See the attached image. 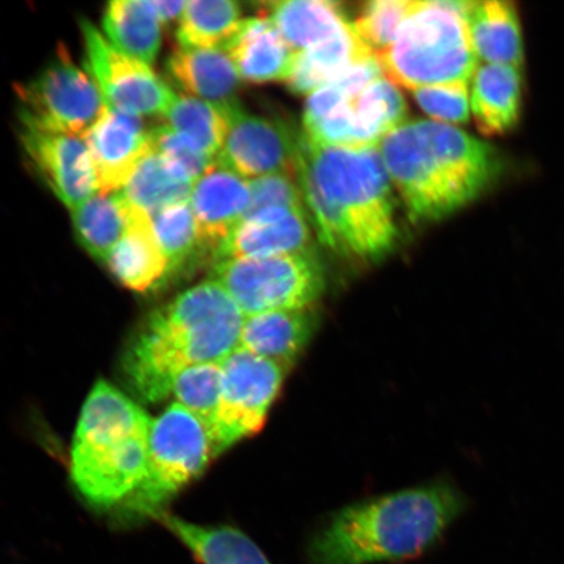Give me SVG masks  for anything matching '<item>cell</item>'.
Here are the masks:
<instances>
[{"instance_id": "12", "label": "cell", "mask_w": 564, "mask_h": 564, "mask_svg": "<svg viewBox=\"0 0 564 564\" xmlns=\"http://www.w3.org/2000/svg\"><path fill=\"white\" fill-rule=\"evenodd\" d=\"M299 139L286 126L229 105V129L216 164L247 181L274 174L297 176Z\"/></svg>"}, {"instance_id": "26", "label": "cell", "mask_w": 564, "mask_h": 564, "mask_svg": "<svg viewBox=\"0 0 564 564\" xmlns=\"http://www.w3.org/2000/svg\"><path fill=\"white\" fill-rule=\"evenodd\" d=\"M105 37L119 52L151 66L161 46V21L152 0H115L106 4Z\"/></svg>"}, {"instance_id": "11", "label": "cell", "mask_w": 564, "mask_h": 564, "mask_svg": "<svg viewBox=\"0 0 564 564\" xmlns=\"http://www.w3.org/2000/svg\"><path fill=\"white\" fill-rule=\"evenodd\" d=\"M87 73L109 108L127 115L164 116L174 91L151 66L118 51L88 20L80 21Z\"/></svg>"}, {"instance_id": "21", "label": "cell", "mask_w": 564, "mask_h": 564, "mask_svg": "<svg viewBox=\"0 0 564 564\" xmlns=\"http://www.w3.org/2000/svg\"><path fill=\"white\" fill-rule=\"evenodd\" d=\"M523 82L518 67L478 66L470 80V111L486 137L503 135L518 124Z\"/></svg>"}, {"instance_id": "27", "label": "cell", "mask_w": 564, "mask_h": 564, "mask_svg": "<svg viewBox=\"0 0 564 564\" xmlns=\"http://www.w3.org/2000/svg\"><path fill=\"white\" fill-rule=\"evenodd\" d=\"M194 182L153 150L141 160L121 189L132 208L154 215L174 204L189 202Z\"/></svg>"}, {"instance_id": "34", "label": "cell", "mask_w": 564, "mask_h": 564, "mask_svg": "<svg viewBox=\"0 0 564 564\" xmlns=\"http://www.w3.org/2000/svg\"><path fill=\"white\" fill-rule=\"evenodd\" d=\"M414 6V0H372L364 6L351 25L359 39L378 54L391 45Z\"/></svg>"}, {"instance_id": "10", "label": "cell", "mask_w": 564, "mask_h": 564, "mask_svg": "<svg viewBox=\"0 0 564 564\" xmlns=\"http://www.w3.org/2000/svg\"><path fill=\"white\" fill-rule=\"evenodd\" d=\"M17 95L20 117L80 138L87 135L106 108L100 89L86 70L75 65L65 46L37 76L19 84Z\"/></svg>"}, {"instance_id": "33", "label": "cell", "mask_w": 564, "mask_h": 564, "mask_svg": "<svg viewBox=\"0 0 564 564\" xmlns=\"http://www.w3.org/2000/svg\"><path fill=\"white\" fill-rule=\"evenodd\" d=\"M221 383V362L193 366L183 371L175 382V403L187 409L209 427L220 403Z\"/></svg>"}, {"instance_id": "3", "label": "cell", "mask_w": 564, "mask_h": 564, "mask_svg": "<svg viewBox=\"0 0 564 564\" xmlns=\"http://www.w3.org/2000/svg\"><path fill=\"white\" fill-rule=\"evenodd\" d=\"M245 314L214 280L187 289L147 317L126 350L127 382L148 403L173 393L193 366L223 362L239 347Z\"/></svg>"}, {"instance_id": "38", "label": "cell", "mask_w": 564, "mask_h": 564, "mask_svg": "<svg viewBox=\"0 0 564 564\" xmlns=\"http://www.w3.org/2000/svg\"><path fill=\"white\" fill-rule=\"evenodd\" d=\"M154 11H156L161 24L176 23L182 17L183 10H185L186 2L183 0H176V2H164V0H152Z\"/></svg>"}, {"instance_id": "19", "label": "cell", "mask_w": 564, "mask_h": 564, "mask_svg": "<svg viewBox=\"0 0 564 564\" xmlns=\"http://www.w3.org/2000/svg\"><path fill=\"white\" fill-rule=\"evenodd\" d=\"M104 262L118 282L138 293L151 291L171 273L154 236L151 216L132 207L129 230Z\"/></svg>"}, {"instance_id": "6", "label": "cell", "mask_w": 564, "mask_h": 564, "mask_svg": "<svg viewBox=\"0 0 564 564\" xmlns=\"http://www.w3.org/2000/svg\"><path fill=\"white\" fill-rule=\"evenodd\" d=\"M469 2H415L397 37L376 54L383 75L409 90L469 84L478 67Z\"/></svg>"}, {"instance_id": "24", "label": "cell", "mask_w": 564, "mask_h": 564, "mask_svg": "<svg viewBox=\"0 0 564 564\" xmlns=\"http://www.w3.org/2000/svg\"><path fill=\"white\" fill-rule=\"evenodd\" d=\"M467 21L478 61L520 68L524 61L523 34L513 3L469 2Z\"/></svg>"}, {"instance_id": "23", "label": "cell", "mask_w": 564, "mask_h": 564, "mask_svg": "<svg viewBox=\"0 0 564 564\" xmlns=\"http://www.w3.org/2000/svg\"><path fill=\"white\" fill-rule=\"evenodd\" d=\"M164 525L200 564H272L263 550L241 529L194 524L175 514L154 520Z\"/></svg>"}, {"instance_id": "5", "label": "cell", "mask_w": 564, "mask_h": 564, "mask_svg": "<svg viewBox=\"0 0 564 564\" xmlns=\"http://www.w3.org/2000/svg\"><path fill=\"white\" fill-rule=\"evenodd\" d=\"M152 421L108 380H97L84 403L70 449V476L98 509L121 506L145 476Z\"/></svg>"}, {"instance_id": "13", "label": "cell", "mask_w": 564, "mask_h": 564, "mask_svg": "<svg viewBox=\"0 0 564 564\" xmlns=\"http://www.w3.org/2000/svg\"><path fill=\"white\" fill-rule=\"evenodd\" d=\"M21 144L45 185L69 209L98 193L94 161L86 140L20 117Z\"/></svg>"}, {"instance_id": "36", "label": "cell", "mask_w": 564, "mask_h": 564, "mask_svg": "<svg viewBox=\"0 0 564 564\" xmlns=\"http://www.w3.org/2000/svg\"><path fill=\"white\" fill-rule=\"evenodd\" d=\"M250 182V206L246 217L272 208H291L306 212L305 197L297 176L274 174Z\"/></svg>"}, {"instance_id": "4", "label": "cell", "mask_w": 564, "mask_h": 564, "mask_svg": "<svg viewBox=\"0 0 564 564\" xmlns=\"http://www.w3.org/2000/svg\"><path fill=\"white\" fill-rule=\"evenodd\" d=\"M465 507L462 492L434 482L344 507L312 541L310 564H377L417 558Z\"/></svg>"}, {"instance_id": "22", "label": "cell", "mask_w": 564, "mask_h": 564, "mask_svg": "<svg viewBox=\"0 0 564 564\" xmlns=\"http://www.w3.org/2000/svg\"><path fill=\"white\" fill-rule=\"evenodd\" d=\"M167 73L187 96L217 105L236 102L242 82L223 48L180 46L167 61Z\"/></svg>"}, {"instance_id": "14", "label": "cell", "mask_w": 564, "mask_h": 564, "mask_svg": "<svg viewBox=\"0 0 564 564\" xmlns=\"http://www.w3.org/2000/svg\"><path fill=\"white\" fill-rule=\"evenodd\" d=\"M94 161L98 193H119L139 162L152 151V131L140 117L106 108L84 137Z\"/></svg>"}, {"instance_id": "31", "label": "cell", "mask_w": 564, "mask_h": 564, "mask_svg": "<svg viewBox=\"0 0 564 564\" xmlns=\"http://www.w3.org/2000/svg\"><path fill=\"white\" fill-rule=\"evenodd\" d=\"M350 105L366 148L378 147L387 133L406 122L404 97L384 76L351 96Z\"/></svg>"}, {"instance_id": "20", "label": "cell", "mask_w": 564, "mask_h": 564, "mask_svg": "<svg viewBox=\"0 0 564 564\" xmlns=\"http://www.w3.org/2000/svg\"><path fill=\"white\" fill-rule=\"evenodd\" d=\"M372 56L350 23L333 37L294 54L285 83L293 94L308 97Z\"/></svg>"}, {"instance_id": "17", "label": "cell", "mask_w": 564, "mask_h": 564, "mask_svg": "<svg viewBox=\"0 0 564 564\" xmlns=\"http://www.w3.org/2000/svg\"><path fill=\"white\" fill-rule=\"evenodd\" d=\"M223 51L235 63L242 82L256 84L285 82L294 58L278 28L264 15L242 20Z\"/></svg>"}, {"instance_id": "2", "label": "cell", "mask_w": 564, "mask_h": 564, "mask_svg": "<svg viewBox=\"0 0 564 564\" xmlns=\"http://www.w3.org/2000/svg\"><path fill=\"white\" fill-rule=\"evenodd\" d=\"M378 151L415 224L440 221L468 206L502 172L494 148L432 119L400 124L380 141Z\"/></svg>"}, {"instance_id": "32", "label": "cell", "mask_w": 564, "mask_h": 564, "mask_svg": "<svg viewBox=\"0 0 564 564\" xmlns=\"http://www.w3.org/2000/svg\"><path fill=\"white\" fill-rule=\"evenodd\" d=\"M154 236L167 259L171 272L182 270L204 256L199 231L189 202L174 204L151 216Z\"/></svg>"}, {"instance_id": "7", "label": "cell", "mask_w": 564, "mask_h": 564, "mask_svg": "<svg viewBox=\"0 0 564 564\" xmlns=\"http://www.w3.org/2000/svg\"><path fill=\"white\" fill-rule=\"evenodd\" d=\"M215 457L206 423L178 403L172 404L152 422L145 476L118 507L119 521L156 520L169 500L199 477Z\"/></svg>"}, {"instance_id": "29", "label": "cell", "mask_w": 564, "mask_h": 564, "mask_svg": "<svg viewBox=\"0 0 564 564\" xmlns=\"http://www.w3.org/2000/svg\"><path fill=\"white\" fill-rule=\"evenodd\" d=\"M232 104V102H231ZM229 105H217L187 95H174L165 115V126L216 160L229 129Z\"/></svg>"}, {"instance_id": "9", "label": "cell", "mask_w": 564, "mask_h": 564, "mask_svg": "<svg viewBox=\"0 0 564 564\" xmlns=\"http://www.w3.org/2000/svg\"><path fill=\"white\" fill-rule=\"evenodd\" d=\"M221 366L220 403L208 427L216 457L260 433L288 370L241 348L225 358Z\"/></svg>"}, {"instance_id": "30", "label": "cell", "mask_w": 564, "mask_h": 564, "mask_svg": "<svg viewBox=\"0 0 564 564\" xmlns=\"http://www.w3.org/2000/svg\"><path fill=\"white\" fill-rule=\"evenodd\" d=\"M241 23V9L232 0H192L176 26V40L181 47L224 48Z\"/></svg>"}, {"instance_id": "28", "label": "cell", "mask_w": 564, "mask_h": 564, "mask_svg": "<svg viewBox=\"0 0 564 564\" xmlns=\"http://www.w3.org/2000/svg\"><path fill=\"white\" fill-rule=\"evenodd\" d=\"M70 210L77 241L102 262L130 227L131 207L121 193H97Z\"/></svg>"}, {"instance_id": "15", "label": "cell", "mask_w": 564, "mask_h": 564, "mask_svg": "<svg viewBox=\"0 0 564 564\" xmlns=\"http://www.w3.org/2000/svg\"><path fill=\"white\" fill-rule=\"evenodd\" d=\"M250 182L218 164L196 180L189 196L203 250L215 259L250 206Z\"/></svg>"}, {"instance_id": "25", "label": "cell", "mask_w": 564, "mask_h": 564, "mask_svg": "<svg viewBox=\"0 0 564 564\" xmlns=\"http://www.w3.org/2000/svg\"><path fill=\"white\" fill-rule=\"evenodd\" d=\"M272 21L294 54L326 41L350 24L341 6L329 0H285L268 3Z\"/></svg>"}, {"instance_id": "18", "label": "cell", "mask_w": 564, "mask_h": 564, "mask_svg": "<svg viewBox=\"0 0 564 564\" xmlns=\"http://www.w3.org/2000/svg\"><path fill=\"white\" fill-rule=\"evenodd\" d=\"M312 310H289L246 315L239 347L289 369L315 334Z\"/></svg>"}, {"instance_id": "35", "label": "cell", "mask_w": 564, "mask_h": 564, "mask_svg": "<svg viewBox=\"0 0 564 564\" xmlns=\"http://www.w3.org/2000/svg\"><path fill=\"white\" fill-rule=\"evenodd\" d=\"M469 84H446L413 91L420 108L432 121L446 124L467 123L470 116Z\"/></svg>"}, {"instance_id": "16", "label": "cell", "mask_w": 564, "mask_h": 564, "mask_svg": "<svg viewBox=\"0 0 564 564\" xmlns=\"http://www.w3.org/2000/svg\"><path fill=\"white\" fill-rule=\"evenodd\" d=\"M312 230L306 212L272 208L243 218L218 249L215 263L225 259H256L310 250Z\"/></svg>"}, {"instance_id": "1", "label": "cell", "mask_w": 564, "mask_h": 564, "mask_svg": "<svg viewBox=\"0 0 564 564\" xmlns=\"http://www.w3.org/2000/svg\"><path fill=\"white\" fill-rule=\"evenodd\" d=\"M297 180L317 235L330 249L369 260L393 249L397 200L378 147H322L302 133Z\"/></svg>"}, {"instance_id": "8", "label": "cell", "mask_w": 564, "mask_h": 564, "mask_svg": "<svg viewBox=\"0 0 564 564\" xmlns=\"http://www.w3.org/2000/svg\"><path fill=\"white\" fill-rule=\"evenodd\" d=\"M217 282L245 315L307 310L324 292L326 276L312 250L256 259H225L214 264Z\"/></svg>"}, {"instance_id": "37", "label": "cell", "mask_w": 564, "mask_h": 564, "mask_svg": "<svg viewBox=\"0 0 564 564\" xmlns=\"http://www.w3.org/2000/svg\"><path fill=\"white\" fill-rule=\"evenodd\" d=\"M152 150L194 183L216 164V160L208 158L165 124L152 130Z\"/></svg>"}]
</instances>
